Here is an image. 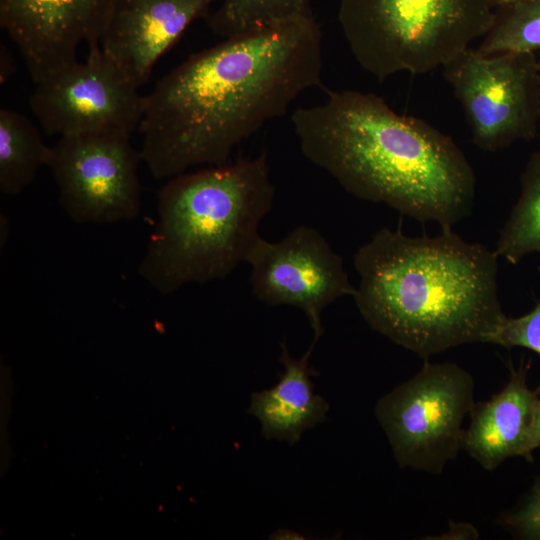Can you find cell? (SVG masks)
<instances>
[{
  "instance_id": "cell-19",
  "label": "cell",
  "mask_w": 540,
  "mask_h": 540,
  "mask_svg": "<svg viewBox=\"0 0 540 540\" xmlns=\"http://www.w3.org/2000/svg\"><path fill=\"white\" fill-rule=\"evenodd\" d=\"M491 343L506 348L522 347L540 355V301L522 316H506Z\"/></svg>"
},
{
  "instance_id": "cell-3",
  "label": "cell",
  "mask_w": 540,
  "mask_h": 540,
  "mask_svg": "<svg viewBox=\"0 0 540 540\" xmlns=\"http://www.w3.org/2000/svg\"><path fill=\"white\" fill-rule=\"evenodd\" d=\"M498 256L452 229L408 236L382 228L354 256L356 306L378 333L421 358L468 343H491L506 315Z\"/></svg>"
},
{
  "instance_id": "cell-1",
  "label": "cell",
  "mask_w": 540,
  "mask_h": 540,
  "mask_svg": "<svg viewBox=\"0 0 540 540\" xmlns=\"http://www.w3.org/2000/svg\"><path fill=\"white\" fill-rule=\"evenodd\" d=\"M314 17L222 39L190 55L144 95L141 159L157 179L229 162L234 148L322 85Z\"/></svg>"
},
{
  "instance_id": "cell-20",
  "label": "cell",
  "mask_w": 540,
  "mask_h": 540,
  "mask_svg": "<svg viewBox=\"0 0 540 540\" xmlns=\"http://www.w3.org/2000/svg\"><path fill=\"white\" fill-rule=\"evenodd\" d=\"M506 522L520 537L540 540V479L532 487L524 504Z\"/></svg>"
},
{
  "instance_id": "cell-15",
  "label": "cell",
  "mask_w": 540,
  "mask_h": 540,
  "mask_svg": "<svg viewBox=\"0 0 540 540\" xmlns=\"http://www.w3.org/2000/svg\"><path fill=\"white\" fill-rule=\"evenodd\" d=\"M51 147L25 115L0 109V191L17 195L30 185L43 165H48Z\"/></svg>"
},
{
  "instance_id": "cell-9",
  "label": "cell",
  "mask_w": 540,
  "mask_h": 540,
  "mask_svg": "<svg viewBox=\"0 0 540 540\" xmlns=\"http://www.w3.org/2000/svg\"><path fill=\"white\" fill-rule=\"evenodd\" d=\"M144 95L100 48L35 84L29 105L48 135L118 132L139 127Z\"/></svg>"
},
{
  "instance_id": "cell-14",
  "label": "cell",
  "mask_w": 540,
  "mask_h": 540,
  "mask_svg": "<svg viewBox=\"0 0 540 540\" xmlns=\"http://www.w3.org/2000/svg\"><path fill=\"white\" fill-rule=\"evenodd\" d=\"M527 367L511 369L506 386L488 401L474 404L462 448L484 469L493 470L520 451L537 393L527 385Z\"/></svg>"
},
{
  "instance_id": "cell-12",
  "label": "cell",
  "mask_w": 540,
  "mask_h": 540,
  "mask_svg": "<svg viewBox=\"0 0 540 540\" xmlns=\"http://www.w3.org/2000/svg\"><path fill=\"white\" fill-rule=\"evenodd\" d=\"M213 0H116L101 49L139 88L154 65Z\"/></svg>"
},
{
  "instance_id": "cell-17",
  "label": "cell",
  "mask_w": 540,
  "mask_h": 540,
  "mask_svg": "<svg viewBox=\"0 0 540 540\" xmlns=\"http://www.w3.org/2000/svg\"><path fill=\"white\" fill-rule=\"evenodd\" d=\"M314 17L310 0H222L206 17L223 39L274 24Z\"/></svg>"
},
{
  "instance_id": "cell-22",
  "label": "cell",
  "mask_w": 540,
  "mask_h": 540,
  "mask_svg": "<svg viewBox=\"0 0 540 540\" xmlns=\"http://www.w3.org/2000/svg\"><path fill=\"white\" fill-rule=\"evenodd\" d=\"M525 0H490L491 4L497 9L501 7L510 6Z\"/></svg>"
},
{
  "instance_id": "cell-13",
  "label": "cell",
  "mask_w": 540,
  "mask_h": 540,
  "mask_svg": "<svg viewBox=\"0 0 540 540\" xmlns=\"http://www.w3.org/2000/svg\"><path fill=\"white\" fill-rule=\"evenodd\" d=\"M315 345L312 342L301 358L294 359L283 342L279 362L284 372L279 374V381L272 388L251 395L247 413L259 420L261 434L267 440L294 445L306 430L326 420L329 404L314 392L311 381L318 374L309 365Z\"/></svg>"
},
{
  "instance_id": "cell-18",
  "label": "cell",
  "mask_w": 540,
  "mask_h": 540,
  "mask_svg": "<svg viewBox=\"0 0 540 540\" xmlns=\"http://www.w3.org/2000/svg\"><path fill=\"white\" fill-rule=\"evenodd\" d=\"M476 49L483 54L540 52V0L497 8L492 27Z\"/></svg>"
},
{
  "instance_id": "cell-2",
  "label": "cell",
  "mask_w": 540,
  "mask_h": 540,
  "mask_svg": "<svg viewBox=\"0 0 540 540\" xmlns=\"http://www.w3.org/2000/svg\"><path fill=\"white\" fill-rule=\"evenodd\" d=\"M291 122L303 155L353 196L442 230L470 213L476 181L463 152L381 97L327 91L323 103L296 109Z\"/></svg>"
},
{
  "instance_id": "cell-10",
  "label": "cell",
  "mask_w": 540,
  "mask_h": 540,
  "mask_svg": "<svg viewBox=\"0 0 540 540\" xmlns=\"http://www.w3.org/2000/svg\"><path fill=\"white\" fill-rule=\"evenodd\" d=\"M256 298L289 305L307 316L317 343L324 330L322 311L343 296H354L343 259L313 227L298 226L278 242L258 238L246 258Z\"/></svg>"
},
{
  "instance_id": "cell-16",
  "label": "cell",
  "mask_w": 540,
  "mask_h": 540,
  "mask_svg": "<svg viewBox=\"0 0 540 540\" xmlns=\"http://www.w3.org/2000/svg\"><path fill=\"white\" fill-rule=\"evenodd\" d=\"M494 251L511 264L528 254H540V153L531 157L523 172L520 196Z\"/></svg>"
},
{
  "instance_id": "cell-21",
  "label": "cell",
  "mask_w": 540,
  "mask_h": 540,
  "mask_svg": "<svg viewBox=\"0 0 540 540\" xmlns=\"http://www.w3.org/2000/svg\"><path fill=\"white\" fill-rule=\"evenodd\" d=\"M540 447V399L537 398L531 414L530 424L520 451V457L529 459L532 452Z\"/></svg>"
},
{
  "instance_id": "cell-23",
  "label": "cell",
  "mask_w": 540,
  "mask_h": 540,
  "mask_svg": "<svg viewBox=\"0 0 540 540\" xmlns=\"http://www.w3.org/2000/svg\"><path fill=\"white\" fill-rule=\"evenodd\" d=\"M539 66H540V61H539Z\"/></svg>"
},
{
  "instance_id": "cell-6",
  "label": "cell",
  "mask_w": 540,
  "mask_h": 540,
  "mask_svg": "<svg viewBox=\"0 0 540 540\" xmlns=\"http://www.w3.org/2000/svg\"><path fill=\"white\" fill-rule=\"evenodd\" d=\"M472 375L455 363H430L385 394L375 415L400 467L441 473L462 448V423L474 407Z\"/></svg>"
},
{
  "instance_id": "cell-11",
  "label": "cell",
  "mask_w": 540,
  "mask_h": 540,
  "mask_svg": "<svg viewBox=\"0 0 540 540\" xmlns=\"http://www.w3.org/2000/svg\"><path fill=\"white\" fill-rule=\"evenodd\" d=\"M116 0H0V27L21 53L34 84L100 48Z\"/></svg>"
},
{
  "instance_id": "cell-8",
  "label": "cell",
  "mask_w": 540,
  "mask_h": 540,
  "mask_svg": "<svg viewBox=\"0 0 540 540\" xmlns=\"http://www.w3.org/2000/svg\"><path fill=\"white\" fill-rule=\"evenodd\" d=\"M131 136L94 132L59 137L51 147L50 167L59 201L77 223L131 220L141 208L140 151Z\"/></svg>"
},
{
  "instance_id": "cell-7",
  "label": "cell",
  "mask_w": 540,
  "mask_h": 540,
  "mask_svg": "<svg viewBox=\"0 0 540 540\" xmlns=\"http://www.w3.org/2000/svg\"><path fill=\"white\" fill-rule=\"evenodd\" d=\"M442 68L480 149L498 151L535 135L540 116L536 54H483L470 47Z\"/></svg>"
},
{
  "instance_id": "cell-4",
  "label": "cell",
  "mask_w": 540,
  "mask_h": 540,
  "mask_svg": "<svg viewBox=\"0 0 540 540\" xmlns=\"http://www.w3.org/2000/svg\"><path fill=\"white\" fill-rule=\"evenodd\" d=\"M275 192L265 153L171 177L139 274L162 295L227 277L246 262Z\"/></svg>"
},
{
  "instance_id": "cell-5",
  "label": "cell",
  "mask_w": 540,
  "mask_h": 540,
  "mask_svg": "<svg viewBox=\"0 0 540 540\" xmlns=\"http://www.w3.org/2000/svg\"><path fill=\"white\" fill-rule=\"evenodd\" d=\"M490 0H340L338 21L357 63L383 81L443 67L492 27Z\"/></svg>"
}]
</instances>
